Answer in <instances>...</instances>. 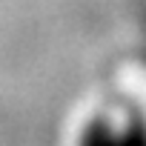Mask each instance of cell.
Returning a JSON list of instances; mask_svg holds the SVG:
<instances>
[{"instance_id":"1","label":"cell","mask_w":146,"mask_h":146,"mask_svg":"<svg viewBox=\"0 0 146 146\" xmlns=\"http://www.w3.org/2000/svg\"><path fill=\"white\" fill-rule=\"evenodd\" d=\"M80 146H146V117L98 115L80 132Z\"/></svg>"}]
</instances>
